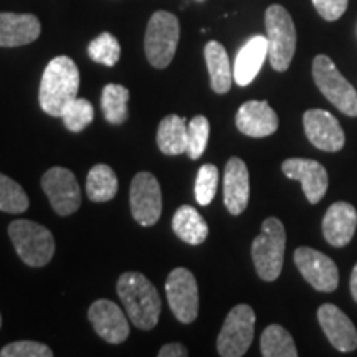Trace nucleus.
Instances as JSON below:
<instances>
[{"label":"nucleus","mask_w":357,"mask_h":357,"mask_svg":"<svg viewBox=\"0 0 357 357\" xmlns=\"http://www.w3.org/2000/svg\"><path fill=\"white\" fill-rule=\"evenodd\" d=\"M116 289L124 310L128 311L129 319L136 328L144 331L155 328V324L159 323L162 303L158 289L144 275L137 271H126L119 276Z\"/></svg>","instance_id":"nucleus-1"},{"label":"nucleus","mask_w":357,"mask_h":357,"mask_svg":"<svg viewBox=\"0 0 357 357\" xmlns=\"http://www.w3.org/2000/svg\"><path fill=\"white\" fill-rule=\"evenodd\" d=\"M79 89V70L70 56H55L43 71L40 83V108L53 118H61L63 108Z\"/></svg>","instance_id":"nucleus-2"},{"label":"nucleus","mask_w":357,"mask_h":357,"mask_svg":"<svg viewBox=\"0 0 357 357\" xmlns=\"http://www.w3.org/2000/svg\"><path fill=\"white\" fill-rule=\"evenodd\" d=\"M287 250V230L276 217H268L260 235L252 243V258L263 281H275L281 275Z\"/></svg>","instance_id":"nucleus-3"},{"label":"nucleus","mask_w":357,"mask_h":357,"mask_svg":"<svg viewBox=\"0 0 357 357\" xmlns=\"http://www.w3.org/2000/svg\"><path fill=\"white\" fill-rule=\"evenodd\" d=\"M268 60L273 70L287 71L296 52V29L289 12L281 6H270L265 13Z\"/></svg>","instance_id":"nucleus-4"},{"label":"nucleus","mask_w":357,"mask_h":357,"mask_svg":"<svg viewBox=\"0 0 357 357\" xmlns=\"http://www.w3.org/2000/svg\"><path fill=\"white\" fill-rule=\"evenodd\" d=\"M8 236L25 265L45 266L55 255V238L52 231L37 222L13 220L8 225Z\"/></svg>","instance_id":"nucleus-5"},{"label":"nucleus","mask_w":357,"mask_h":357,"mask_svg":"<svg viewBox=\"0 0 357 357\" xmlns=\"http://www.w3.org/2000/svg\"><path fill=\"white\" fill-rule=\"evenodd\" d=\"M178 37H181V25L177 17L166 10L155 12L146 29L144 52L147 61L154 68H167L176 55Z\"/></svg>","instance_id":"nucleus-6"},{"label":"nucleus","mask_w":357,"mask_h":357,"mask_svg":"<svg viewBox=\"0 0 357 357\" xmlns=\"http://www.w3.org/2000/svg\"><path fill=\"white\" fill-rule=\"evenodd\" d=\"M312 79L326 96V100L347 116H357V91L334 61L326 55H318L312 60Z\"/></svg>","instance_id":"nucleus-7"},{"label":"nucleus","mask_w":357,"mask_h":357,"mask_svg":"<svg viewBox=\"0 0 357 357\" xmlns=\"http://www.w3.org/2000/svg\"><path fill=\"white\" fill-rule=\"evenodd\" d=\"M255 311L248 305H236L227 314L217 337V351L222 357L247 354L255 336Z\"/></svg>","instance_id":"nucleus-8"},{"label":"nucleus","mask_w":357,"mask_h":357,"mask_svg":"<svg viewBox=\"0 0 357 357\" xmlns=\"http://www.w3.org/2000/svg\"><path fill=\"white\" fill-rule=\"evenodd\" d=\"M167 303L177 321L190 324L199 314V287L197 280L187 268H176L166 280Z\"/></svg>","instance_id":"nucleus-9"},{"label":"nucleus","mask_w":357,"mask_h":357,"mask_svg":"<svg viewBox=\"0 0 357 357\" xmlns=\"http://www.w3.org/2000/svg\"><path fill=\"white\" fill-rule=\"evenodd\" d=\"M131 213L139 225L153 227L162 215V190L151 172L136 174L129 192Z\"/></svg>","instance_id":"nucleus-10"},{"label":"nucleus","mask_w":357,"mask_h":357,"mask_svg":"<svg viewBox=\"0 0 357 357\" xmlns=\"http://www.w3.org/2000/svg\"><path fill=\"white\" fill-rule=\"evenodd\" d=\"M42 189L50 200L53 211L60 217H68L82 205V192L75 174L65 167H52L43 174Z\"/></svg>","instance_id":"nucleus-11"},{"label":"nucleus","mask_w":357,"mask_h":357,"mask_svg":"<svg viewBox=\"0 0 357 357\" xmlns=\"http://www.w3.org/2000/svg\"><path fill=\"white\" fill-rule=\"evenodd\" d=\"M294 265L316 291L331 293L339 284V270L331 258L318 250L300 247L294 250Z\"/></svg>","instance_id":"nucleus-12"},{"label":"nucleus","mask_w":357,"mask_h":357,"mask_svg":"<svg viewBox=\"0 0 357 357\" xmlns=\"http://www.w3.org/2000/svg\"><path fill=\"white\" fill-rule=\"evenodd\" d=\"M310 142L324 153H337L346 144L342 126L331 113L324 109H307L303 118Z\"/></svg>","instance_id":"nucleus-13"},{"label":"nucleus","mask_w":357,"mask_h":357,"mask_svg":"<svg viewBox=\"0 0 357 357\" xmlns=\"http://www.w3.org/2000/svg\"><path fill=\"white\" fill-rule=\"evenodd\" d=\"M281 171L288 178L300 182L310 204H318L326 195L329 177L324 166H321L318 160L301 158L287 159L281 164Z\"/></svg>","instance_id":"nucleus-14"},{"label":"nucleus","mask_w":357,"mask_h":357,"mask_svg":"<svg viewBox=\"0 0 357 357\" xmlns=\"http://www.w3.org/2000/svg\"><path fill=\"white\" fill-rule=\"evenodd\" d=\"M88 319L98 336L109 344H121L129 336V324L126 316L116 303L109 300H98L89 306Z\"/></svg>","instance_id":"nucleus-15"},{"label":"nucleus","mask_w":357,"mask_h":357,"mask_svg":"<svg viewBox=\"0 0 357 357\" xmlns=\"http://www.w3.org/2000/svg\"><path fill=\"white\" fill-rule=\"evenodd\" d=\"M318 319L321 328L329 339L334 349L341 352H351L357 349V329L352 321L347 318L337 306L326 303L319 306Z\"/></svg>","instance_id":"nucleus-16"},{"label":"nucleus","mask_w":357,"mask_h":357,"mask_svg":"<svg viewBox=\"0 0 357 357\" xmlns=\"http://www.w3.org/2000/svg\"><path fill=\"white\" fill-rule=\"evenodd\" d=\"M250 200V174L240 158H230L223 172V204L231 215H240Z\"/></svg>","instance_id":"nucleus-17"},{"label":"nucleus","mask_w":357,"mask_h":357,"mask_svg":"<svg viewBox=\"0 0 357 357\" xmlns=\"http://www.w3.org/2000/svg\"><path fill=\"white\" fill-rule=\"evenodd\" d=\"M238 131L248 137H266L278 129V116L266 101H247L235 118Z\"/></svg>","instance_id":"nucleus-18"},{"label":"nucleus","mask_w":357,"mask_h":357,"mask_svg":"<svg viewBox=\"0 0 357 357\" xmlns=\"http://www.w3.org/2000/svg\"><path fill=\"white\" fill-rule=\"evenodd\" d=\"M357 212L349 202H334L324 213L323 235L333 247H346L356 234Z\"/></svg>","instance_id":"nucleus-19"},{"label":"nucleus","mask_w":357,"mask_h":357,"mask_svg":"<svg viewBox=\"0 0 357 357\" xmlns=\"http://www.w3.org/2000/svg\"><path fill=\"white\" fill-rule=\"evenodd\" d=\"M42 32V25L32 13L0 12V47H24L35 42Z\"/></svg>","instance_id":"nucleus-20"},{"label":"nucleus","mask_w":357,"mask_h":357,"mask_svg":"<svg viewBox=\"0 0 357 357\" xmlns=\"http://www.w3.org/2000/svg\"><path fill=\"white\" fill-rule=\"evenodd\" d=\"M268 58V40L263 35H255L236 53L234 65V79L238 86H248L260 73Z\"/></svg>","instance_id":"nucleus-21"},{"label":"nucleus","mask_w":357,"mask_h":357,"mask_svg":"<svg viewBox=\"0 0 357 357\" xmlns=\"http://www.w3.org/2000/svg\"><path fill=\"white\" fill-rule=\"evenodd\" d=\"M205 61H207L208 75H211V86L217 95H225L230 91L234 83V70H231L229 53L222 43L208 42L204 48Z\"/></svg>","instance_id":"nucleus-22"},{"label":"nucleus","mask_w":357,"mask_h":357,"mask_svg":"<svg viewBox=\"0 0 357 357\" xmlns=\"http://www.w3.org/2000/svg\"><path fill=\"white\" fill-rule=\"evenodd\" d=\"M172 230L182 242L200 245L207 240L208 225L192 205H181L172 217Z\"/></svg>","instance_id":"nucleus-23"},{"label":"nucleus","mask_w":357,"mask_h":357,"mask_svg":"<svg viewBox=\"0 0 357 357\" xmlns=\"http://www.w3.org/2000/svg\"><path fill=\"white\" fill-rule=\"evenodd\" d=\"M187 119L177 114H169L162 119L158 129V146L166 155L187 153Z\"/></svg>","instance_id":"nucleus-24"},{"label":"nucleus","mask_w":357,"mask_h":357,"mask_svg":"<svg viewBox=\"0 0 357 357\" xmlns=\"http://www.w3.org/2000/svg\"><path fill=\"white\" fill-rule=\"evenodd\" d=\"M86 194L93 202H108L118 194V177L106 164H96L86 177Z\"/></svg>","instance_id":"nucleus-25"},{"label":"nucleus","mask_w":357,"mask_h":357,"mask_svg":"<svg viewBox=\"0 0 357 357\" xmlns=\"http://www.w3.org/2000/svg\"><path fill=\"white\" fill-rule=\"evenodd\" d=\"M129 89L121 84H106L101 93V109L105 119L111 124H124L128 119Z\"/></svg>","instance_id":"nucleus-26"},{"label":"nucleus","mask_w":357,"mask_h":357,"mask_svg":"<svg viewBox=\"0 0 357 357\" xmlns=\"http://www.w3.org/2000/svg\"><path fill=\"white\" fill-rule=\"evenodd\" d=\"M261 356L265 357H296L298 349L291 334L280 324H270L260 339Z\"/></svg>","instance_id":"nucleus-27"},{"label":"nucleus","mask_w":357,"mask_h":357,"mask_svg":"<svg viewBox=\"0 0 357 357\" xmlns=\"http://www.w3.org/2000/svg\"><path fill=\"white\" fill-rule=\"evenodd\" d=\"M30 200L25 190L10 177L0 174V211L7 213H24Z\"/></svg>","instance_id":"nucleus-28"},{"label":"nucleus","mask_w":357,"mask_h":357,"mask_svg":"<svg viewBox=\"0 0 357 357\" xmlns=\"http://www.w3.org/2000/svg\"><path fill=\"white\" fill-rule=\"evenodd\" d=\"M65 126L71 132H82L88 124L93 123L95 119V109H93L91 102L83 98H75L63 108L61 113Z\"/></svg>","instance_id":"nucleus-29"},{"label":"nucleus","mask_w":357,"mask_h":357,"mask_svg":"<svg viewBox=\"0 0 357 357\" xmlns=\"http://www.w3.org/2000/svg\"><path fill=\"white\" fill-rule=\"evenodd\" d=\"M88 55L96 63L114 66L119 61V56H121V47H119L118 38L108 32H105L100 37L89 42Z\"/></svg>","instance_id":"nucleus-30"},{"label":"nucleus","mask_w":357,"mask_h":357,"mask_svg":"<svg viewBox=\"0 0 357 357\" xmlns=\"http://www.w3.org/2000/svg\"><path fill=\"white\" fill-rule=\"evenodd\" d=\"M208 134H211V123L205 116H195L190 119L187 126V155L192 160L202 158L208 144Z\"/></svg>","instance_id":"nucleus-31"},{"label":"nucleus","mask_w":357,"mask_h":357,"mask_svg":"<svg viewBox=\"0 0 357 357\" xmlns=\"http://www.w3.org/2000/svg\"><path fill=\"white\" fill-rule=\"evenodd\" d=\"M218 187V169L213 164H204L195 178V200L199 205H211Z\"/></svg>","instance_id":"nucleus-32"},{"label":"nucleus","mask_w":357,"mask_h":357,"mask_svg":"<svg viewBox=\"0 0 357 357\" xmlns=\"http://www.w3.org/2000/svg\"><path fill=\"white\" fill-rule=\"evenodd\" d=\"M2 357H52L53 351L42 342L17 341L7 344L0 351Z\"/></svg>","instance_id":"nucleus-33"},{"label":"nucleus","mask_w":357,"mask_h":357,"mask_svg":"<svg viewBox=\"0 0 357 357\" xmlns=\"http://www.w3.org/2000/svg\"><path fill=\"white\" fill-rule=\"evenodd\" d=\"M312 6L324 20L336 22L347 10V0H312Z\"/></svg>","instance_id":"nucleus-34"},{"label":"nucleus","mask_w":357,"mask_h":357,"mask_svg":"<svg viewBox=\"0 0 357 357\" xmlns=\"http://www.w3.org/2000/svg\"><path fill=\"white\" fill-rule=\"evenodd\" d=\"M159 357H185L189 356V351L184 344L181 342H171V344H166L160 347L159 351Z\"/></svg>","instance_id":"nucleus-35"},{"label":"nucleus","mask_w":357,"mask_h":357,"mask_svg":"<svg viewBox=\"0 0 357 357\" xmlns=\"http://www.w3.org/2000/svg\"><path fill=\"white\" fill-rule=\"evenodd\" d=\"M349 287H351L352 298H354V301L357 303V263H356L354 270H352V273H351V283H349Z\"/></svg>","instance_id":"nucleus-36"},{"label":"nucleus","mask_w":357,"mask_h":357,"mask_svg":"<svg viewBox=\"0 0 357 357\" xmlns=\"http://www.w3.org/2000/svg\"><path fill=\"white\" fill-rule=\"evenodd\" d=\"M0 328H2V314H0Z\"/></svg>","instance_id":"nucleus-37"}]
</instances>
